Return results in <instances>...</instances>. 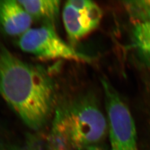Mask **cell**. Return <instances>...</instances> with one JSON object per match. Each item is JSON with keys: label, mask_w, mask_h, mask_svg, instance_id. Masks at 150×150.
I'll return each mask as SVG.
<instances>
[{"label": "cell", "mask_w": 150, "mask_h": 150, "mask_svg": "<svg viewBox=\"0 0 150 150\" xmlns=\"http://www.w3.org/2000/svg\"><path fill=\"white\" fill-rule=\"evenodd\" d=\"M18 46L24 52L41 59H62L90 62L92 58L65 42L54 27L44 25L31 28L18 40Z\"/></svg>", "instance_id": "277c9868"}, {"label": "cell", "mask_w": 150, "mask_h": 150, "mask_svg": "<svg viewBox=\"0 0 150 150\" xmlns=\"http://www.w3.org/2000/svg\"><path fill=\"white\" fill-rule=\"evenodd\" d=\"M102 15L100 7L93 1H67L63 8L62 20L70 41L77 42L94 31L99 26Z\"/></svg>", "instance_id": "5b68a950"}, {"label": "cell", "mask_w": 150, "mask_h": 150, "mask_svg": "<svg viewBox=\"0 0 150 150\" xmlns=\"http://www.w3.org/2000/svg\"><path fill=\"white\" fill-rule=\"evenodd\" d=\"M4 131L2 124L0 123V150H20L15 144L11 143L7 139H2L5 136V134H4Z\"/></svg>", "instance_id": "30bf717a"}, {"label": "cell", "mask_w": 150, "mask_h": 150, "mask_svg": "<svg viewBox=\"0 0 150 150\" xmlns=\"http://www.w3.org/2000/svg\"><path fill=\"white\" fill-rule=\"evenodd\" d=\"M20 3L31 16L54 27L59 17L60 1L57 0H29L20 1Z\"/></svg>", "instance_id": "52a82bcc"}, {"label": "cell", "mask_w": 150, "mask_h": 150, "mask_svg": "<svg viewBox=\"0 0 150 150\" xmlns=\"http://www.w3.org/2000/svg\"><path fill=\"white\" fill-rule=\"evenodd\" d=\"M32 21L18 0H0V30L6 36L20 38L31 28Z\"/></svg>", "instance_id": "8992f818"}, {"label": "cell", "mask_w": 150, "mask_h": 150, "mask_svg": "<svg viewBox=\"0 0 150 150\" xmlns=\"http://www.w3.org/2000/svg\"><path fill=\"white\" fill-rule=\"evenodd\" d=\"M131 42L140 61L150 69V21L134 24Z\"/></svg>", "instance_id": "ba28073f"}, {"label": "cell", "mask_w": 150, "mask_h": 150, "mask_svg": "<svg viewBox=\"0 0 150 150\" xmlns=\"http://www.w3.org/2000/svg\"><path fill=\"white\" fill-rule=\"evenodd\" d=\"M26 150H38L37 149L33 147H28L27 149Z\"/></svg>", "instance_id": "7c38bea8"}, {"label": "cell", "mask_w": 150, "mask_h": 150, "mask_svg": "<svg viewBox=\"0 0 150 150\" xmlns=\"http://www.w3.org/2000/svg\"><path fill=\"white\" fill-rule=\"evenodd\" d=\"M87 150H101L99 148L97 147V146H94V147H92L91 148L88 149Z\"/></svg>", "instance_id": "8fae6325"}, {"label": "cell", "mask_w": 150, "mask_h": 150, "mask_svg": "<svg viewBox=\"0 0 150 150\" xmlns=\"http://www.w3.org/2000/svg\"><path fill=\"white\" fill-rule=\"evenodd\" d=\"M123 5L134 24L150 21V0L127 1Z\"/></svg>", "instance_id": "9c48e42d"}, {"label": "cell", "mask_w": 150, "mask_h": 150, "mask_svg": "<svg viewBox=\"0 0 150 150\" xmlns=\"http://www.w3.org/2000/svg\"><path fill=\"white\" fill-rule=\"evenodd\" d=\"M111 150H139L134 120L111 83L102 77Z\"/></svg>", "instance_id": "3957f363"}, {"label": "cell", "mask_w": 150, "mask_h": 150, "mask_svg": "<svg viewBox=\"0 0 150 150\" xmlns=\"http://www.w3.org/2000/svg\"><path fill=\"white\" fill-rule=\"evenodd\" d=\"M0 96L32 129L43 127L58 102L55 83L47 72L20 59L2 45Z\"/></svg>", "instance_id": "6da1fadb"}, {"label": "cell", "mask_w": 150, "mask_h": 150, "mask_svg": "<svg viewBox=\"0 0 150 150\" xmlns=\"http://www.w3.org/2000/svg\"><path fill=\"white\" fill-rule=\"evenodd\" d=\"M107 129V118L90 93L58 100L50 134L51 150H87L103 139Z\"/></svg>", "instance_id": "7a4b0ae2"}]
</instances>
